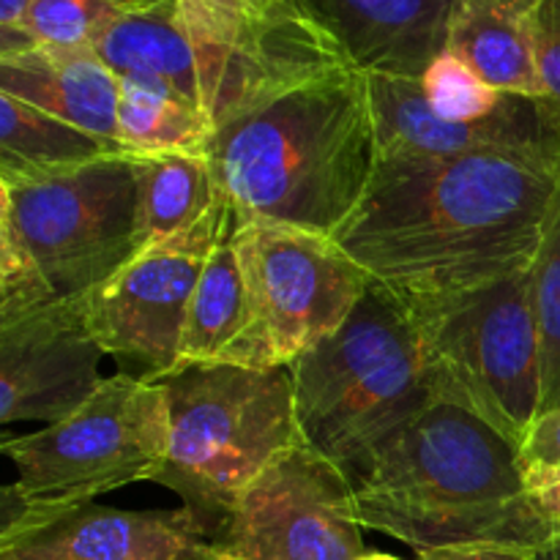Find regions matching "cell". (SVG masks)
I'll return each instance as SVG.
<instances>
[{
  "instance_id": "9",
  "label": "cell",
  "mask_w": 560,
  "mask_h": 560,
  "mask_svg": "<svg viewBox=\"0 0 560 560\" xmlns=\"http://www.w3.org/2000/svg\"><path fill=\"white\" fill-rule=\"evenodd\" d=\"M217 131L268 98L353 66L306 0H175Z\"/></svg>"
},
{
  "instance_id": "11",
  "label": "cell",
  "mask_w": 560,
  "mask_h": 560,
  "mask_svg": "<svg viewBox=\"0 0 560 560\" xmlns=\"http://www.w3.org/2000/svg\"><path fill=\"white\" fill-rule=\"evenodd\" d=\"M230 228L233 213L219 200L200 222L140 249L102 288L77 301L88 331L120 372L159 383L178 370L191 293Z\"/></svg>"
},
{
  "instance_id": "5",
  "label": "cell",
  "mask_w": 560,
  "mask_h": 560,
  "mask_svg": "<svg viewBox=\"0 0 560 560\" xmlns=\"http://www.w3.org/2000/svg\"><path fill=\"white\" fill-rule=\"evenodd\" d=\"M170 402V454L156 485L217 539L246 487L301 443L290 366L191 364L159 381Z\"/></svg>"
},
{
  "instance_id": "15",
  "label": "cell",
  "mask_w": 560,
  "mask_h": 560,
  "mask_svg": "<svg viewBox=\"0 0 560 560\" xmlns=\"http://www.w3.org/2000/svg\"><path fill=\"white\" fill-rule=\"evenodd\" d=\"M102 355L77 301L0 320V424L63 421L104 381Z\"/></svg>"
},
{
  "instance_id": "14",
  "label": "cell",
  "mask_w": 560,
  "mask_h": 560,
  "mask_svg": "<svg viewBox=\"0 0 560 560\" xmlns=\"http://www.w3.org/2000/svg\"><path fill=\"white\" fill-rule=\"evenodd\" d=\"M381 156H503L560 170V115L517 96L481 124H448L427 104L421 77L366 74Z\"/></svg>"
},
{
  "instance_id": "7",
  "label": "cell",
  "mask_w": 560,
  "mask_h": 560,
  "mask_svg": "<svg viewBox=\"0 0 560 560\" xmlns=\"http://www.w3.org/2000/svg\"><path fill=\"white\" fill-rule=\"evenodd\" d=\"M14 490L31 509L58 512L156 481L170 454V402L162 383L126 372L104 377L85 405L31 435H3Z\"/></svg>"
},
{
  "instance_id": "28",
  "label": "cell",
  "mask_w": 560,
  "mask_h": 560,
  "mask_svg": "<svg viewBox=\"0 0 560 560\" xmlns=\"http://www.w3.org/2000/svg\"><path fill=\"white\" fill-rule=\"evenodd\" d=\"M536 55H539L545 98L560 115V0H539V11H536Z\"/></svg>"
},
{
  "instance_id": "22",
  "label": "cell",
  "mask_w": 560,
  "mask_h": 560,
  "mask_svg": "<svg viewBox=\"0 0 560 560\" xmlns=\"http://www.w3.org/2000/svg\"><path fill=\"white\" fill-rule=\"evenodd\" d=\"M126 153L22 98L0 93V180L33 178Z\"/></svg>"
},
{
  "instance_id": "3",
  "label": "cell",
  "mask_w": 560,
  "mask_h": 560,
  "mask_svg": "<svg viewBox=\"0 0 560 560\" xmlns=\"http://www.w3.org/2000/svg\"><path fill=\"white\" fill-rule=\"evenodd\" d=\"M355 503L364 528L416 552L556 545L528 495L523 448L448 402L432 405L377 452Z\"/></svg>"
},
{
  "instance_id": "26",
  "label": "cell",
  "mask_w": 560,
  "mask_h": 560,
  "mask_svg": "<svg viewBox=\"0 0 560 560\" xmlns=\"http://www.w3.org/2000/svg\"><path fill=\"white\" fill-rule=\"evenodd\" d=\"M427 104L448 124H481L512 107L517 96L498 91L474 66L465 63L452 49H443L421 74Z\"/></svg>"
},
{
  "instance_id": "34",
  "label": "cell",
  "mask_w": 560,
  "mask_h": 560,
  "mask_svg": "<svg viewBox=\"0 0 560 560\" xmlns=\"http://www.w3.org/2000/svg\"><path fill=\"white\" fill-rule=\"evenodd\" d=\"M541 560H560V541H558V545H552L550 550L541 552Z\"/></svg>"
},
{
  "instance_id": "31",
  "label": "cell",
  "mask_w": 560,
  "mask_h": 560,
  "mask_svg": "<svg viewBox=\"0 0 560 560\" xmlns=\"http://www.w3.org/2000/svg\"><path fill=\"white\" fill-rule=\"evenodd\" d=\"M416 560H541V552L525 550V547L479 545V547H448V550L419 552V558Z\"/></svg>"
},
{
  "instance_id": "33",
  "label": "cell",
  "mask_w": 560,
  "mask_h": 560,
  "mask_svg": "<svg viewBox=\"0 0 560 560\" xmlns=\"http://www.w3.org/2000/svg\"><path fill=\"white\" fill-rule=\"evenodd\" d=\"M359 560H399L394 556H386V552H364Z\"/></svg>"
},
{
  "instance_id": "21",
  "label": "cell",
  "mask_w": 560,
  "mask_h": 560,
  "mask_svg": "<svg viewBox=\"0 0 560 560\" xmlns=\"http://www.w3.org/2000/svg\"><path fill=\"white\" fill-rule=\"evenodd\" d=\"M140 189L142 249L191 224L219 206L208 153H129Z\"/></svg>"
},
{
  "instance_id": "30",
  "label": "cell",
  "mask_w": 560,
  "mask_h": 560,
  "mask_svg": "<svg viewBox=\"0 0 560 560\" xmlns=\"http://www.w3.org/2000/svg\"><path fill=\"white\" fill-rule=\"evenodd\" d=\"M523 463L560 468V410L541 416L523 443Z\"/></svg>"
},
{
  "instance_id": "29",
  "label": "cell",
  "mask_w": 560,
  "mask_h": 560,
  "mask_svg": "<svg viewBox=\"0 0 560 560\" xmlns=\"http://www.w3.org/2000/svg\"><path fill=\"white\" fill-rule=\"evenodd\" d=\"M525 485L534 501L536 512L541 514L550 528L556 545L560 541V468L556 465H528L525 463Z\"/></svg>"
},
{
  "instance_id": "2",
  "label": "cell",
  "mask_w": 560,
  "mask_h": 560,
  "mask_svg": "<svg viewBox=\"0 0 560 560\" xmlns=\"http://www.w3.org/2000/svg\"><path fill=\"white\" fill-rule=\"evenodd\" d=\"M208 159L235 224L334 235L377 164L370 80L355 66L312 77L222 126Z\"/></svg>"
},
{
  "instance_id": "1",
  "label": "cell",
  "mask_w": 560,
  "mask_h": 560,
  "mask_svg": "<svg viewBox=\"0 0 560 560\" xmlns=\"http://www.w3.org/2000/svg\"><path fill=\"white\" fill-rule=\"evenodd\" d=\"M560 170L503 156H381L331 235L408 312L534 266Z\"/></svg>"
},
{
  "instance_id": "32",
  "label": "cell",
  "mask_w": 560,
  "mask_h": 560,
  "mask_svg": "<svg viewBox=\"0 0 560 560\" xmlns=\"http://www.w3.org/2000/svg\"><path fill=\"white\" fill-rule=\"evenodd\" d=\"M33 3L36 0H0V27L20 25Z\"/></svg>"
},
{
  "instance_id": "16",
  "label": "cell",
  "mask_w": 560,
  "mask_h": 560,
  "mask_svg": "<svg viewBox=\"0 0 560 560\" xmlns=\"http://www.w3.org/2000/svg\"><path fill=\"white\" fill-rule=\"evenodd\" d=\"M364 74L421 77L446 49L457 0H306Z\"/></svg>"
},
{
  "instance_id": "20",
  "label": "cell",
  "mask_w": 560,
  "mask_h": 560,
  "mask_svg": "<svg viewBox=\"0 0 560 560\" xmlns=\"http://www.w3.org/2000/svg\"><path fill=\"white\" fill-rule=\"evenodd\" d=\"M252 328V304L233 228L208 257L180 337L178 370L191 364H235ZM175 370V372H178Z\"/></svg>"
},
{
  "instance_id": "8",
  "label": "cell",
  "mask_w": 560,
  "mask_h": 560,
  "mask_svg": "<svg viewBox=\"0 0 560 560\" xmlns=\"http://www.w3.org/2000/svg\"><path fill=\"white\" fill-rule=\"evenodd\" d=\"M0 213L14 222L63 301L91 295L142 249L140 189L129 153L0 180Z\"/></svg>"
},
{
  "instance_id": "25",
  "label": "cell",
  "mask_w": 560,
  "mask_h": 560,
  "mask_svg": "<svg viewBox=\"0 0 560 560\" xmlns=\"http://www.w3.org/2000/svg\"><path fill=\"white\" fill-rule=\"evenodd\" d=\"M541 342V416L560 410V178L530 266Z\"/></svg>"
},
{
  "instance_id": "10",
  "label": "cell",
  "mask_w": 560,
  "mask_h": 560,
  "mask_svg": "<svg viewBox=\"0 0 560 560\" xmlns=\"http://www.w3.org/2000/svg\"><path fill=\"white\" fill-rule=\"evenodd\" d=\"M252 304L235 366H290L345 326L372 279L331 238L268 222H233Z\"/></svg>"
},
{
  "instance_id": "19",
  "label": "cell",
  "mask_w": 560,
  "mask_h": 560,
  "mask_svg": "<svg viewBox=\"0 0 560 560\" xmlns=\"http://www.w3.org/2000/svg\"><path fill=\"white\" fill-rule=\"evenodd\" d=\"M93 49L120 80L162 88L206 113L197 55L175 5H151L126 16Z\"/></svg>"
},
{
  "instance_id": "27",
  "label": "cell",
  "mask_w": 560,
  "mask_h": 560,
  "mask_svg": "<svg viewBox=\"0 0 560 560\" xmlns=\"http://www.w3.org/2000/svg\"><path fill=\"white\" fill-rule=\"evenodd\" d=\"M60 301L31 249L5 213H0V320L27 315Z\"/></svg>"
},
{
  "instance_id": "4",
  "label": "cell",
  "mask_w": 560,
  "mask_h": 560,
  "mask_svg": "<svg viewBox=\"0 0 560 560\" xmlns=\"http://www.w3.org/2000/svg\"><path fill=\"white\" fill-rule=\"evenodd\" d=\"M290 372L301 438L353 485L394 435L438 402L413 317L375 282L345 326Z\"/></svg>"
},
{
  "instance_id": "13",
  "label": "cell",
  "mask_w": 560,
  "mask_h": 560,
  "mask_svg": "<svg viewBox=\"0 0 560 560\" xmlns=\"http://www.w3.org/2000/svg\"><path fill=\"white\" fill-rule=\"evenodd\" d=\"M0 560H217L189 509L124 512L82 503L31 509L14 485L0 492Z\"/></svg>"
},
{
  "instance_id": "24",
  "label": "cell",
  "mask_w": 560,
  "mask_h": 560,
  "mask_svg": "<svg viewBox=\"0 0 560 560\" xmlns=\"http://www.w3.org/2000/svg\"><path fill=\"white\" fill-rule=\"evenodd\" d=\"M164 5L159 0H36L20 25L0 27V55L36 44L47 47H96L120 20Z\"/></svg>"
},
{
  "instance_id": "12",
  "label": "cell",
  "mask_w": 560,
  "mask_h": 560,
  "mask_svg": "<svg viewBox=\"0 0 560 560\" xmlns=\"http://www.w3.org/2000/svg\"><path fill=\"white\" fill-rule=\"evenodd\" d=\"M355 485L304 441L279 454L213 539L217 560H359Z\"/></svg>"
},
{
  "instance_id": "23",
  "label": "cell",
  "mask_w": 560,
  "mask_h": 560,
  "mask_svg": "<svg viewBox=\"0 0 560 560\" xmlns=\"http://www.w3.org/2000/svg\"><path fill=\"white\" fill-rule=\"evenodd\" d=\"M217 126L184 98L120 80L118 142L126 153H208Z\"/></svg>"
},
{
  "instance_id": "17",
  "label": "cell",
  "mask_w": 560,
  "mask_h": 560,
  "mask_svg": "<svg viewBox=\"0 0 560 560\" xmlns=\"http://www.w3.org/2000/svg\"><path fill=\"white\" fill-rule=\"evenodd\" d=\"M0 93L22 98L109 145L118 142L120 77L93 47L36 44L14 55H0Z\"/></svg>"
},
{
  "instance_id": "6",
  "label": "cell",
  "mask_w": 560,
  "mask_h": 560,
  "mask_svg": "<svg viewBox=\"0 0 560 560\" xmlns=\"http://www.w3.org/2000/svg\"><path fill=\"white\" fill-rule=\"evenodd\" d=\"M410 317L438 402L465 408L523 448L541 419V342L530 268Z\"/></svg>"
},
{
  "instance_id": "18",
  "label": "cell",
  "mask_w": 560,
  "mask_h": 560,
  "mask_svg": "<svg viewBox=\"0 0 560 560\" xmlns=\"http://www.w3.org/2000/svg\"><path fill=\"white\" fill-rule=\"evenodd\" d=\"M536 11L539 0H457L446 49L474 66L498 91L545 98Z\"/></svg>"
}]
</instances>
